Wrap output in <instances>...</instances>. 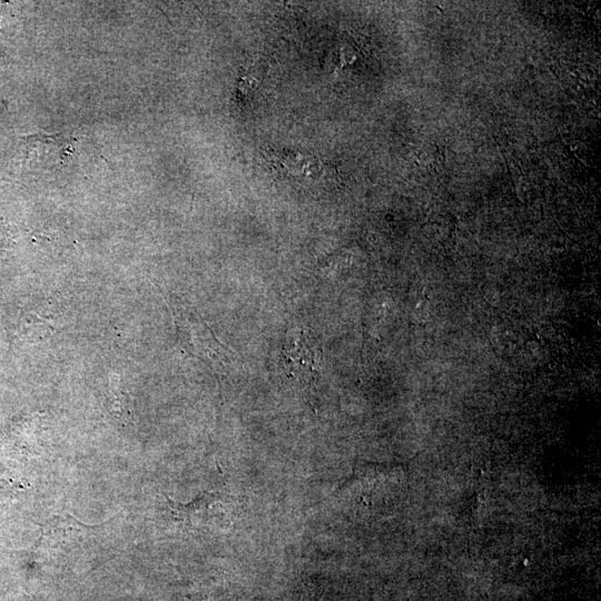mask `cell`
I'll use <instances>...</instances> for the list:
<instances>
[{
  "label": "cell",
  "instance_id": "1",
  "mask_svg": "<svg viewBox=\"0 0 601 601\" xmlns=\"http://www.w3.org/2000/svg\"><path fill=\"white\" fill-rule=\"evenodd\" d=\"M282 364L285 373L298 381H309L317 375L322 364V348L311 329L295 327L286 334Z\"/></svg>",
  "mask_w": 601,
  "mask_h": 601
},
{
  "label": "cell",
  "instance_id": "2",
  "mask_svg": "<svg viewBox=\"0 0 601 601\" xmlns=\"http://www.w3.org/2000/svg\"><path fill=\"white\" fill-rule=\"evenodd\" d=\"M95 526L85 525L70 514L55 515L49 519L42 526V532L48 538L49 543L57 544L66 543L71 540L81 538L87 530H92Z\"/></svg>",
  "mask_w": 601,
  "mask_h": 601
},
{
  "label": "cell",
  "instance_id": "3",
  "mask_svg": "<svg viewBox=\"0 0 601 601\" xmlns=\"http://www.w3.org/2000/svg\"><path fill=\"white\" fill-rule=\"evenodd\" d=\"M277 159L284 170L294 177L311 178L321 170L318 158L303 150L285 149L278 154Z\"/></svg>",
  "mask_w": 601,
  "mask_h": 601
},
{
  "label": "cell",
  "instance_id": "4",
  "mask_svg": "<svg viewBox=\"0 0 601 601\" xmlns=\"http://www.w3.org/2000/svg\"><path fill=\"white\" fill-rule=\"evenodd\" d=\"M257 80L253 78L250 75H246L240 78L238 82V89L243 95H247L252 89H254L257 85Z\"/></svg>",
  "mask_w": 601,
  "mask_h": 601
}]
</instances>
